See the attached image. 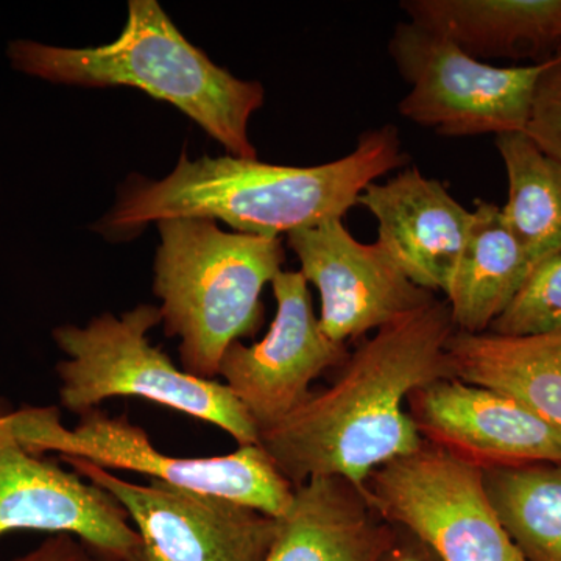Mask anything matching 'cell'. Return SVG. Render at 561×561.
Here are the masks:
<instances>
[{"label": "cell", "instance_id": "13", "mask_svg": "<svg viewBox=\"0 0 561 561\" xmlns=\"http://www.w3.org/2000/svg\"><path fill=\"white\" fill-rule=\"evenodd\" d=\"M408 412L421 438L482 470L561 463V435L511 397L448 378L413 391Z\"/></svg>", "mask_w": 561, "mask_h": 561}, {"label": "cell", "instance_id": "20", "mask_svg": "<svg viewBox=\"0 0 561 561\" xmlns=\"http://www.w3.org/2000/svg\"><path fill=\"white\" fill-rule=\"evenodd\" d=\"M502 526L527 561H561V463L483 470Z\"/></svg>", "mask_w": 561, "mask_h": 561}, {"label": "cell", "instance_id": "7", "mask_svg": "<svg viewBox=\"0 0 561 561\" xmlns=\"http://www.w3.org/2000/svg\"><path fill=\"white\" fill-rule=\"evenodd\" d=\"M389 54L411 91L398 113L448 138L524 133L546 62L501 68L412 21L398 22Z\"/></svg>", "mask_w": 561, "mask_h": 561}, {"label": "cell", "instance_id": "16", "mask_svg": "<svg viewBox=\"0 0 561 561\" xmlns=\"http://www.w3.org/2000/svg\"><path fill=\"white\" fill-rule=\"evenodd\" d=\"M400 7L409 21L481 61L540 65L561 55V0H405Z\"/></svg>", "mask_w": 561, "mask_h": 561}, {"label": "cell", "instance_id": "10", "mask_svg": "<svg viewBox=\"0 0 561 561\" xmlns=\"http://www.w3.org/2000/svg\"><path fill=\"white\" fill-rule=\"evenodd\" d=\"M13 531L70 535L95 561H144L138 531L119 502L28 451L0 413V538Z\"/></svg>", "mask_w": 561, "mask_h": 561}, {"label": "cell", "instance_id": "15", "mask_svg": "<svg viewBox=\"0 0 561 561\" xmlns=\"http://www.w3.org/2000/svg\"><path fill=\"white\" fill-rule=\"evenodd\" d=\"M394 538L397 527L364 490L341 478L311 479L295 486L265 561H387Z\"/></svg>", "mask_w": 561, "mask_h": 561}, {"label": "cell", "instance_id": "3", "mask_svg": "<svg viewBox=\"0 0 561 561\" xmlns=\"http://www.w3.org/2000/svg\"><path fill=\"white\" fill-rule=\"evenodd\" d=\"M7 58L18 72L50 83L138 88L183 111L231 157L256 160L249 124L264 105V88L214 65L154 0H131L127 25L105 46L73 49L14 39Z\"/></svg>", "mask_w": 561, "mask_h": 561}, {"label": "cell", "instance_id": "2", "mask_svg": "<svg viewBox=\"0 0 561 561\" xmlns=\"http://www.w3.org/2000/svg\"><path fill=\"white\" fill-rule=\"evenodd\" d=\"M408 162L393 125L365 131L350 154L311 168L231 154L191 161L183 153L165 179L128 183L105 219L106 230L135 236L151 221L194 217L225 221L245 234L279 238L342 220L368 184Z\"/></svg>", "mask_w": 561, "mask_h": 561}, {"label": "cell", "instance_id": "18", "mask_svg": "<svg viewBox=\"0 0 561 561\" xmlns=\"http://www.w3.org/2000/svg\"><path fill=\"white\" fill-rule=\"evenodd\" d=\"M446 302L457 331L482 334L527 278L531 261L494 203L478 202Z\"/></svg>", "mask_w": 561, "mask_h": 561}, {"label": "cell", "instance_id": "9", "mask_svg": "<svg viewBox=\"0 0 561 561\" xmlns=\"http://www.w3.org/2000/svg\"><path fill=\"white\" fill-rule=\"evenodd\" d=\"M60 460L119 502L144 561H265L278 537V518L238 502L160 481L128 482L77 457Z\"/></svg>", "mask_w": 561, "mask_h": 561}, {"label": "cell", "instance_id": "19", "mask_svg": "<svg viewBox=\"0 0 561 561\" xmlns=\"http://www.w3.org/2000/svg\"><path fill=\"white\" fill-rule=\"evenodd\" d=\"M496 149L508 180L502 216L535 265L561 247V162L526 133L497 135Z\"/></svg>", "mask_w": 561, "mask_h": 561}, {"label": "cell", "instance_id": "4", "mask_svg": "<svg viewBox=\"0 0 561 561\" xmlns=\"http://www.w3.org/2000/svg\"><path fill=\"white\" fill-rule=\"evenodd\" d=\"M153 291L168 337H180L183 370L219 376L228 346L260 328L261 295L280 272L279 238L221 231L216 220L158 221Z\"/></svg>", "mask_w": 561, "mask_h": 561}, {"label": "cell", "instance_id": "23", "mask_svg": "<svg viewBox=\"0 0 561 561\" xmlns=\"http://www.w3.org/2000/svg\"><path fill=\"white\" fill-rule=\"evenodd\" d=\"M13 561H95L77 538L70 535H51L38 548Z\"/></svg>", "mask_w": 561, "mask_h": 561}, {"label": "cell", "instance_id": "11", "mask_svg": "<svg viewBox=\"0 0 561 561\" xmlns=\"http://www.w3.org/2000/svg\"><path fill=\"white\" fill-rule=\"evenodd\" d=\"M308 284L301 272L280 271L272 280L276 316L265 337L232 343L220 360L219 376L260 434L297 411L311 383L346 360V345L321 330Z\"/></svg>", "mask_w": 561, "mask_h": 561}, {"label": "cell", "instance_id": "1", "mask_svg": "<svg viewBox=\"0 0 561 561\" xmlns=\"http://www.w3.org/2000/svg\"><path fill=\"white\" fill-rule=\"evenodd\" d=\"M446 301L432 300L376 331L327 389L260 434V446L294 486L341 478L364 490L373 471L424 445L408 412L413 391L454 378L456 332Z\"/></svg>", "mask_w": 561, "mask_h": 561}, {"label": "cell", "instance_id": "17", "mask_svg": "<svg viewBox=\"0 0 561 561\" xmlns=\"http://www.w3.org/2000/svg\"><path fill=\"white\" fill-rule=\"evenodd\" d=\"M448 354L454 378L513 398L561 435V331L524 337L456 331Z\"/></svg>", "mask_w": 561, "mask_h": 561}, {"label": "cell", "instance_id": "5", "mask_svg": "<svg viewBox=\"0 0 561 561\" xmlns=\"http://www.w3.org/2000/svg\"><path fill=\"white\" fill-rule=\"evenodd\" d=\"M160 323V308L140 305L54 330L68 357L57 365L62 408L80 416L113 398H142L219 427L239 448L260 445L256 424L224 382L190 375L151 345L149 332Z\"/></svg>", "mask_w": 561, "mask_h": 561}, {"label": "cell", "instance_id": "14", "mask_svg": "<svg viewBox=\"0 0 561 561\" xmlns=\"http://www.w3.org/2000/svg\"><path fill=\"white\" fill-rule=\"evenodd\" d=\"M357 205L378 220V242L415 286L448 294L470 236L471 210L416 165L386 183L368 184Z\"/></svg>", "mask_w": 561, "mask_h": 561}, {"label": "cell", "instance_id": "12", "mask_svg": "<svg viewBox=\"0 0 561 561\" xmlns=\"http://www.w3.org/2000/svg\"><path fill=\"white\" fill-rule=\"evenodd\" d=\"M301 273L320 294V324L346 345L435 300L415 286L381 243H362L342 220L287 234Z\"/></svg>", "mask_w": 561, "mask_h": 561}, {"label": "cell", "instance_id": "6", "mask_svg": "<svg viewBox=\"0 0 561 561\" xmlns=\"http://www.w3.org/2000/svg\"><path fill=\"white\" fill-rule=\"evenodd\" d=\"M18 440L36 456L77 457L103 470H127L180 489L201 491L283 518L294 501L291 485L260 445L217 457H175L161 453L147 432L125 415L99 409L80 415L72 430L57 408H24L7 413Z\"/></svg>", "mask_w": 561, "mask_h": 561}, {"label": "cell", "instance_id": "21", "mask_svg": "<svg viewBox=\"0 0 561 561\" xmlns=\"http://www.w3.org/2000/svg\"><path fill=\"white\" fill-rule=\"evenodd\" d=\"M561 331V247L531 267L489 332L512 337Z\"/></svg>", "mask_w": 561, "mask_h": 561}, {"label": "cell", "instance_id": "8", "mask_svg": "<svg viewBox=\"0 0 561 561\" xmlns=\"http://www.w3.org/2000/svg\"><path fill=\"white\" fill-rule=\"evenodd\" d=\"M364 494L379 516L440 561H527L502 526L478 465L424 442L371 472Z\"/></svg>", "mask_w": 561, "mask_h": 561}, {"label": "cell", "instance_id": "22", "mask_svg": "<svg viewBox=\"0 0 561 561\" xmlns=\"http://www.w3.org/2000/svg\"><path fill=\"white\" fill-rule=\"evenodd\" d=\"M524 133L538 149L561 162V55L546 61L535 83Z\"/></svg>", "mask_w": 561, "mask_h": 561}, {"label": "cell", "instance_id": "24", "mask_svg": "<svg viewBox=\"0 0 561 561\" xmlns=\"http://www.w3.org/2000/svg\"><path fill=\"white\" fill-rule=\"evenodd\" d=\"M387 561H440L434 552L409 531L397 529L393 548Z\"/></svg>", "mask_w": 561, "mask_h": 561}]
</instances>
